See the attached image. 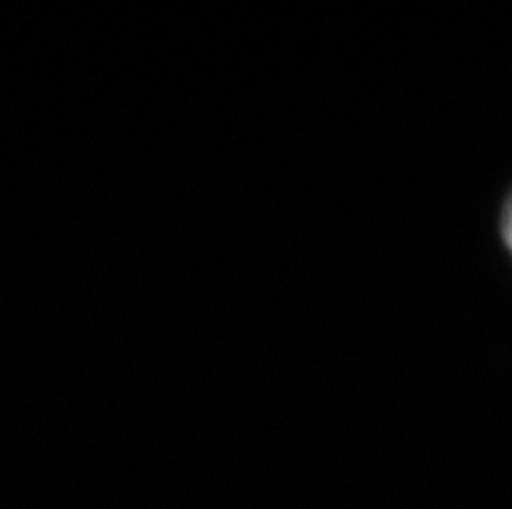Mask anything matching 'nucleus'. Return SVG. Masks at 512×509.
<instances>
[{
	"mask_svg": "<svg viewBox=\"0 0 512 509\" xmlns=\"http://www.w3.org/2000/svg\"><path fill=\"white\" fill-rule=\"evenodd\" d=\"M505 239H507V247L512 250V200H510V206H507V213H505Z\"/></svg>",
	"mask_w": 512,
	"mask_h": 509,
	"instance_id": "f257e3e1",
	"label": "nucleus"
}]
</instances>
